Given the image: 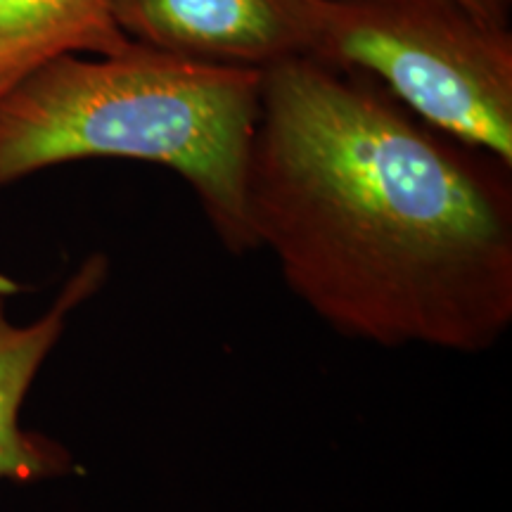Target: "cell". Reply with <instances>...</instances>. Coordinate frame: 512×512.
Segmentation results:
<instances>
[{"label": "cell", "mask_w": 512, "mask_h": 512, "mask_svg": "<svg viewBox=\"0 0 512 512\" xmlns=\"http://www.w3.org/2000/svg\"><path fill=\"white\" fill-rule=\"evenodd\" d=\"M247 216L337 335L484 354L512 325V164L316 57L261 72Z\"/></svg>", "instance_id": "cell-1"}, {"label": "cell", "mask_w": 512, "mask_h": 512, "mask_svg": "<svg viewBox=\"0 0 512 512\" xmlns=\"http://www.w3.org/2000/svg\"><path fill=\"white\" fill-rule=\"evenodd\" d=\"M107 278L110 259L95 252L69 275L46 313L31 323H15L8 316V299L17 285L0 273V482L34 484L76 470L72 453L46 434L24 430L19 413L38 370L67 332L69 318L91 302Z\"/></svg>", "instance_id": "cell-5"}, {"label": "cell", "mask_w": 512, "mask_h": 512, "mask_svg": "<svg viewBox=\"0 0 512 512\" xmlns=\"http://www.w3.org/2000/svg\"><path fill=\"white\" fill-rule=\"evenodd\" d=\"M133 41L110 0H0V100L60 55H114Z\"/></svg>", "instance_id": "cell-6"}, {"label": "cell", "mask_w": 512, "mask_h": 512, "mask_svg": "<svg viewBox=\"0 0 512 512\" xmlns=\"http://www.w3.org/2000/svg\"><path fill=\"white\" fill-rule=\"evenodd\" d=\"M128 41L185 60L264 72L316 57L328 0H110Z\"/></svg>", "instance_id": "cell-4"}, {"label": "cell", "mask_w": 512, "mask_h": 512, "mask_svg": "<svg viewBox=\"0 0 512 512\" xmlns=\"http://www.w3.org/2000/svg\"><path fill=\"white\" fill-rule=\"evenodd\" d=\"M316 60L373 76L425 124L512 164V31L460 0H328Z\"/></svg>", "instance_id": "cell-3"}, {"label": "cell", "mask_w": 512, "mask_h": 512, "mask_svg": "<svg viewBox=\"0 0 512 512\" xmlns=\"http://www.w3.org/2000/svg\"><path fill=\"white\" fill-rule=\"evenodd\" d=\"M460 3L475 12V15L486 19V22L510 27L512 0H460Z\"/></svg>", "instance_id": "cell-7"}, {"label": "cell", "mask_w": 512, "mask_h": 512, "mask_svg": "<svg viewBox=\"0 0 512 512\" xmlns=\"http://www.w3.org/2000/svg\"><path fill=\"white\" fill-rule=\"evenodd\" d=\"M259 110V69L140 43L60 55L0 100V190L81 159L157 164L190 185L228 254L259 252L245 200Z\"/></svg>", "instance_id": "cell-2"}]
</instances>
